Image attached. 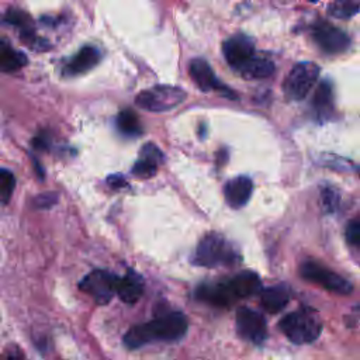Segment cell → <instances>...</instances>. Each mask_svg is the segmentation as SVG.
I'll list each match as a JSON object with an SVG mask.
<instances>
[{
  "label": "cell",
  "mask_w": 360,
  "mask_h": 360,
  "mask_svg": "<svg viewBox=\"0 0 360 360\" xmlns=\"http://www.w3.org/2000/svg\"><path fill=\"white\" fill-rule=\"evenodd\" d=\"M239 252L228 239L220 234L212 232L198 242L191 262L196 266L218 268L232 266L239 262Z\"/></svg>",
  "instance_id": "cell-2"
},
{
  "label": "cell",
  "mask_w": 360,
  "mask_h": 360,
  "mask_svg": "<svg viewBox=\"0 0 360 360\" xmlns=\"http://www.w3.org/2000/svg\"><path fill=\"white\" fill-rule=\"evenodd\" d=\"M196 297L204 302L221 308L231 307L234 302L238 301L230 284V280H223L212 284H201L196 291Z\"/></svg>",
  "instance_id": "cell-12"
},
{
  "label": "cell",
  "mask_w": 360,
  "mask_h": 360,
  "mask_svg": "<svg viewBox=\"0 0 360 360\" xmlns=\"http://www.w3.org/2000/svg\"><path fill=\"white\" fill-rule=\"evenodd\" d=\"M139 157H141V158H146V160H149V161H152V162H157L158 165L164 162V153H162V151H161L157 145H153V144H146V145H144L142 149H141V152H139Z\"/></svg>",
  "instance_id": "cell-28"
},
{
  "label": "cell",
  "mask_w": 360,
  "mask_h": 360,
  "mask_svg": "<svg viewBox=\"0 0 360 360\" xmlns=\"http://www.w3.org/2000/svg\"><path fill=\"white\" fill-rule=\"evenodd\" d=\"M313 108L316 113L321 119L329 117L334 109V93H332V86L329 82L324 80L318 85L314 97H313Z\"/></svg>",
  "instance_id": "cell-20"
},
{
  "label": "cell",
  "mask_w": 360,
  "mask_h": 360,
  "mask_svg": "<svg viewBox=\"0 0 360 360\" xmlns=\"http://www.w3.org/2000/svg\"><path fill=\"white\" fill-rule=\"evenodd\" d=\"M321 203L327 213H332L338 209L339 204V194L334 187H324L321 191Z\"/></svg>",
  "instance_id": "cell-26"
},
{
  "label": "cell",
  "mask_w": 360,
  "mask_h": 360,
  "mask_svg": "<svg viewBox=\"0 0 360 360\" xmlns=\"http://www.w3.org/2000/svg\"><path fill=\"white\" fill-rule=\"evenodd\" d=\"M253 190V183L248 176H238L227 182L224 187L225 201L232 209H241L249 201Z\"/></svg>",
  "instance_id": "cell-13"
},
{
  "label": "cell",
  "mask_w": 360,
  "mask_h": 360,
  "mask_svg": "<svg viewBox=\"0 0 360 360\" xmlns=\"http://www.w3.org/2000/svg\"><path fill=\"white\" fill-rule=\"evenodd\" d=\"M290 301V291L284 284H276L261 291V304L268 313L282 311Z\"/></svg>",
  "instance_id": "cell-17"
},
{
  "label": "cell",
  "mask_w": 360,
  "mask_h": 360,
  "mask_svg": "<svg viewBox=\"0 0 360 360\" xmlns=\"http://www.w3.org/2000/svg\"><path fill=\"white\" fill-rule=\"evenodd\" d=\"M101 60L100 51L96 46L85 45L79 49V53L68 62L65 67V71L68 75H82L85 72H89L93 69Z\"/></svg>",
  "instance_id": "cell-14"
},
{
  "label": "cell",
  "mask_w": 360,
  "mask_h": 360,
  "mask_svg": "<svg viewBox=\"0 0 360 360\" xmlns=\"http://www.w3.org/2000/svg\"><path fill=\"white\" fill-rule=\"evenodd\" d=\"M223 53L228 65L241 71L243 65L255 57V45L249 37L238 34L224 42Z\"/></svg>",
  "instance_id": "cell-10"
},
{
  "label": "cell",
  "mask_w": 360,
  "mask_h": 360,
  "mask_svg": "<svg viewBox=\"0 0 360 360\" xmlns=\"http://www.w3.org/2000/svg\"><path fill=\"white\" fill-rule=\"evenodd\" d=\"M301 277L305 279L307 282L314 283L321 286L323 289L341 294V295H348L352 293L353 286L350 282H348L345 277L339 276L338 273L329 271L328 268L317 264V262H305L300 268Z\"/></svg>",
  "instance_id": "cell-7"
},
{
  "label": "cell",
  "mask_w": 360,
  "mask_h": 360,
  "mask_svg": "<svg viewBox=\"0 0 360 360\" xmlns=\"http://www.w3.org/2000/svg\"><path fill=\"white\" fill-rule=\"evenodd\" d=\"M187 328V318L182 313L171 311L153 318L151 323L132 327L123 341L128 349H138L155 341L175 342L186 335Z\"/></svg>",
  "instance_id": "cell-1"
},
{
  "label": "cell",
  "mask_w": 360,
  "mask_h": 360,
  "mask_svg": "<svg viewBox=\"0 0 360 360\" xmlns=\"http://www.w3.org/2000/svg\"><path fill=\"white\" fill-rule=\"evenodd\" d=\"M15 186H16L15 175L8 169L0 171V200H2L3 205L9 203L15 191Z\"/></svg>",
  "instance_id": "cell-23"
},
{
  "label": "cell",
  "mask_w": 360,
  "mask_h": 360,
  "mask_svg": "<svg viewBox=\"0 0 360 360\" xmlns=\"http://www.w3.org/2000/svg\"><path fill=\"white\" fill-rule=\"evenodd\" d=\"M117 128L127 137H138L142 134V127L138 116L132 110H123L117 116Z\"/></svg>",
  "instance_id": "cell-22"
},
{
  "label": "cell",
  "mask_w": 360,
  "mask_h": 360,
  "mask_svg": "<svg viewBox=\"0 0 360 360\" xmlns=\"http://www.w3.org/2000/svg\"><path fill=\"white\" fill-rule=\"evenodd\" d=\"M228 280H230V284L238 300L259 294L264 290L261 277L250 271L239 272L237 276H234L232 279H228Z\"/></svg>",
  "instance_id": "cell-15"
},
{
  "label": "cell",
  "mask_w": 360,
  "mask_h": 360,
  "mask_svg": "<svg viewBox=\"0 0 360 360\" xmlns=\"http://www.w3.org/2000/svg\"><path fill=\"white\" fill-rule=\"evenodd\" d=\"M108 182H109V185H110L112 187H114V189L124 187V186L127 185L126 179H124L123 176H120V175H113V176H110V178L108 179Z\"/></svg>",
  "instance_id": "cell-30"
},
{
  "label": "cell",
  "mask_w": 360,
  "mask_h": 360,
  "mask_svg": "<svg viewBox=\"0 0 360 360\" xmlns=\"http://www.w3.org/2000/svg\"><path fill=\"white\" fill-rule=\"evenodd\" d=\"M119 276L109 271H93L79 282V289L89 294L97 304L106 305L117 294Z\"/></svg>",
  "instance_id": "cell-6"
},
{
  "label": "cell",
  "mask_w": 360,
  "mask_h": 360,
  "mask_svg": "<svg viewBox=\"0 0 360 360\" xmlns=\"http://www.w3.org/2000/svg\"><path fill=\"white\" fill-rule=\"evenodd\" d=\"M237 332L245 341L255 345H261L268 336V325L265 317L252 310V308H239L237 313Z\"/></svg>",
  "instance_id": "cell-8"
},
{
  "label": "cell",
  "mask_w": 360,
  "mask_h": 360,
  "mask_svg": "<svg viewBox=\"0 0 360 360\" xmlns=\"http://www.w3.org/2000/svg\"><path fill=\"white\" fill-rule=\"evenodd\" d=\"M313 37L318 46L325 51L327 54H341L350 45L349 37L342 30L325 22H320L318 24H316L313 30Z\"/></svg>",
  "instance_id": "cell-9"
},
{
  "label": "cell",
  "mask_w": 360,
  "mask_h": 360,
  "mask_svg": "<svg viewBox=\"0 0 360 360\" xmlns=\"http://www.w3.org/2000/svg\"><path fill=\"white\" fill-rule=\"evenodd\" d=\"M328 13L334 19L348 20L360 13V0H335L328 6Z\"/></svg>",
  "instance_id": "cell-21"
},
{
  "label": "cell",
  "mask_w": 360,
  "mask_h": 360,
  "mask_svg": "<svg viewBox=\"0 0 360 360\" xmlns=\"http://www.w3.org/2000/svg\"><path fill=\"white\" fill-rule=\"evenodd\" d=\"M320 76V67L314 62H300L287 75L283 89L290 100L305 98L316 86Z\"/></svg>",
  "instance_id": "cell-5"
},
{
  "label": "cell",
  "mask_w": 360,
  "mask_h": 360,
  "mask_svg": "<svg viewBox=\"0 0 360 360\" xmlns=\"http://www.w3.org/2000/svg\"><path fill=\"white\" fill-rule=\"evenodd\" d=\"M280 329L295 345L311 343L318 339L323 331L320 318L308 310L287 314L280 321Z\"/></svg>",
  "instance_id": "cell-3"
},
{
  "label": "cell",
  "mask_w": 360,
  "mask_h": 360,
  "mask_svg": "<svg viewBox=\"0 0 360 360\" xmlns=\"http://www.w3.org/2000/svg\"><path fill=\"white\" fill-rule=\"evenodd\" d=\"M5 360H22L19 356H16V354H9Z\"/></svg>",
  "instance_id": "cell-31"
},
{
  "label": "cell",
  "mask_w": 360,
  "mask_h": 360,
  "mask_svg": "<svg viewBox=\"0 0 360 360\" xmlns=\"http://www.w3.org/2000/svg\"><path fill=\"white\" fill-rule=\"evenodd\" d=\"M239 72L246 79H266L275 74V64L266 57L255 55Z\"/></svg>",
  "instance_id": "cell-18"
},
{
  "label": "cell",
  "mask_w": 360,
  "mask_h": 360,
  "mask_svg": "<svg viewBox=\"0 0 360 360\" xmlns=\"http://www.w3.org/2000/svg\"><path fill=\"white\" fill-rule=\"evenodd\" d=\"M58 196L55 193H44L35 197L34 200V205L40 210H48L53 207V205L57 203Z\"/></svg>",
  "instance_id": "cell-29"
},
{
  "label": "cell",
  "mask_w": 360,
  "mask_h": 360,
  "mask_svg": "<svg viewBox=\"0 0 360 360\" xmlns=\"http://www.w3.org/2000/svg\"><path fill=\"white\" fill-rule=\"evenodd\" d=\"M346 242L354 248H360V218L352 220L345 230Z\"/></svg>",
  "instance_id": "cell-27"
},
{
  "label": "cell",
  "mask_w": 360,
  "mask_h": 360,
  "mask_svg": "<svg viewBox=\"0 0 360 360\" xmlns=\"http://www.w3.org/2000/svg\"><path fill=\"white\" fill-rule=\"evenodd\" d=\"M27 62V57L23 53L13 49L6 40H2V44H0V68L3 72H16L26 67Z\"/></svg>",
  "instance_id": "cell-19"
},
{
  "label": "cell",
  "mask_w": 360,
  "mask_h": 360,
  "mask_svg": "<svg viewBox=\"0 0 360 360\" xmlns=\"http://www.w3.org/2000/svg\"><path fill=\"white\" fill-rule=\"evenodd\" d=\"M189 74L196 83V86L203 90V92H210V90H220L227 97H235L228 87L221 85L213 72L212 67L209 65L207 61H204L203 58H194L189 64Z\"/></svg>",
  "instance_id": "cell-11"
},
{
  "label": "cell",
  "mask_w": 360,
  "mask_h": 360,
  "mask_svg": "<svg viewBox=\"0 0 360 360\" xmlns=\"http://www.w3.org/2000/svg\"><path fill=\"white\" fill-rule=\"evenodd\" d=\"M144 293V282L138 273L128 271L124 277H119L117 295L126 304L137 302Z\"/></svg>",
  "instance_id": "cell-16"
},
{
  "label": "cell",
  "mask_w": 360,
  "mask_h": 360,
  "mask_svg": "<svg viewBox=\"0 0 360 360\" xmlns=\"http://www.w3.org/2000/svg\"><path fill=\"white\" fill-rule=\"evenodd\" d=\"M158 164L157 162H152L146 158H141L138 160V162L134 165L132 168V173L137 175L138 178H151L157 173L158 171Z\"/></svg>",
  "instance_id": "cell-25"
},
{
  "label": "cell",
  "mask_w": 360,
  "mask_h": 360,
  "mask_svg": "<svg viewBox=\"0 0 360 360\" xmlns=\"http://www.w3.org/2000/svg\"><path fill=\"white\" fill-rule=\"evenodd\" d=\"M186 98V92L182 87L172 85H158L142 90L135 97V105L146 112L164 113L180 106Z\"/></svg>",
  "instance_id": "cell-4"
},
{
  "label": "cell",
  "mask_w": 360,
  "mask_h": 360,
  "mask_svg": "<svg viewBox=\"0 0 360 360\" xmlns=\"http://www.w3.org/2000/svg\"><path fill=\"white\" fill-rule=\"evenodd\" d=\"M5 22L9 23V24H13V26H17L20 27L22 31H26V30H33V22L30 19V16L22 10H9L6 15H5Z\"/></svg>",
  "instance_id": "cell-24"
}]
</instances>
